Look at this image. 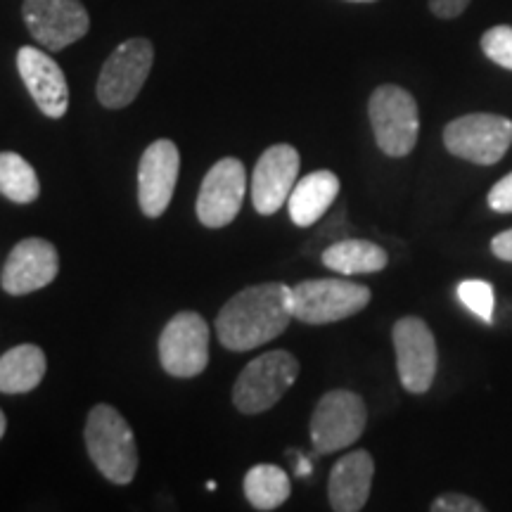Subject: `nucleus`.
Listing matches in <instances>:
<instances>
[{
  "label": "nucleus",
  "mask_w": 512,
  "mask_h": 512,
  "mask_svg": "<svg viewBox=\"0 0 512 512\" xmlns=\"http://www.w3.org/2000/svg\"><path fill=\"white\" fill-rule=\"evenodd\" d=\"M370 297V287L354 280H304L292 287V313L306 325H328L361 313L370 304Z\"/></svg>",
  "instance_id": "5"
},
{
  "label": "nucleus",
  "mask_w": 512,
  "mask_h": 512,
  "mask_svg": "<svg viewBox=\"0 0 512 512\" xmlns=\"http://www.w3.org/2000/svg\"><path fill=\"white\" fill-rule=\"evenodd\" d=\"M368 117L375 143L387 157H408L420 136L418 102L396 83L377 86L368 100Z\"/></svg>",
  "instance_id": "3"
},
{
  "label": "nucleus",
  "mask_w": 512,
  "mask_h": 512,
  "mask_svg": "<svg viewBox=\"0 0 512 512\" xmlns=\"http://www.w3.org/2000/svg\"><path fill=\"white\" fill-rule=\"evenodd\" d=\"M486 200H489V207L496 214H512V171L489 190Z\"/></svg>",
  "instance_id": "26"
},
{
  "label": "nucleus",
  "mask_w": 512,
  "mask_h": 512,
  "mask_svg": "<svg viewBox=\"0 0 512 512\" xmlns=\"http://www.w3.org/2000/svg\"><path fill=\"white\" fill-rule=\"evenodd\" d=\"M46 354L36 344H19L0 356V392L27 394L46 377Z\"/></svg>",
  "instance_id": "19"
},
{
  "label": "nucleus",
  "mask_w": 512,
  "mask_h": 512,
  "mask_svg": "<svg viewBox=\"0 0 512 512\" xmlns=\"http://www.w3.org/2000/svg\"><path fill=\"white\" fill-rule=\"evenodd\" d=\"M472 0H430V10L439 19H456L463 15Z\"/></svg>",
  "instance_id": "27"
},
{
  "label": "nucleus",
  "mask_w": 512,
  "mask_h": 512,
  "mask_svg": "<svg viewBox=\"0 0 512 512\" xmlns=\"http://www.w3.org/2000/svg\"><path fill=\"white\" fill-rule=\"evenodd\" d=\"M5 427H8V420H5L3 411H0V439H3V434H5Z\"/></svg>",
  "instance_id": "29"
},
{
  "label": "nucleus",
  "mask_w": 512,
  "mask_h": 512,
  "mask_svg": "<svg viewBox=\"0 0 512 512\" xmlns=\"http://www.w3.org/2000/svg\"><path fill=\"white\" fill-rule=\"evenodd\" d=\"M430 510L432 512H484L486 505L479 503L477 498L451 491V494H441L434 498Z\"/></svg>",
  "instance_id": "25"
},
{
  "label": "nucleus",
  "mask_w": 512,
  "mask_h": 512,
  "mask_svg": "<svg viewBox=\"0 0 512 512\" xmlns=\"http://www.w3.org/2000/svg\"><path fill=\"white\" fill-rule=\"evenodd\" d=\"M159 363L174 377L200 375L209 363V325L200 313L181 311L159 335Z\"/></svg>",
  "instance_id": "10"
},
{
  "label": "nucleus",
  "mask_w": 512,
  "mask_h": 512,
  "mask_svg": "<svg viewBox=\"0 0 512 512\" xmlns=\"http://www.w3.org/2000/svg\"><path fill=\"white\" fill-rule=\"evenodd\" d=\"M375 460L368 451L358 448L342 456L332 467L328 482V498L332 510L358 512L366 508L373 489Z\"/></svg>",
  "instance_id": "17"
},
{
  "label": "nucleus",
  "mask_w": 512,
  "mask_h": 512,
  "mask_svg": "<svg viewBox=\"0 0 512 512\" xmlns=\"http://www.w3.org/2000/svg\"><path fill=\"white\" fill-rule=\"evenodd\" d=\"M0 195L17 204H31L41 195L34 166L17 152H0Z\"/></svg>",
  "instance_id": "22"
},
{
  "label": "nucleus",
  "mask_w": 512,
  "mask_h": 512,
  "mask_svg": "<svg viewBox=\"0 0 512 512\" xmlns=\"http://www.w3.org/2000/svg\"><path fill=\"white\" fill-rule=\"evenodd\" d=\"M512 145V119L501 114L475 112L448 121L444 147L453 157L479 166H494Z\"/></svg>",
  "instance_id": "6"
},
{
  "label": "nucleus",
  "mask_w": 512,
  "mask_h": 512,
  "mask_svg": "<svg viewBox=\"0 0 512 512\" xmlns=\"http://www.w3.org/2000/svg\"><path fill=\"white\" fill-rule=\"evenodd\" d=\"M479 46H482V53L489 57L491 62L512 72V27L510 24H498V27H491L482 36Z\"/></svg>",
  "instance_id": "24"
},
{
  "label": "nucleus",
  "mask_w": 512,
  "mask_h": 512,
  "mask_svg": "<svg viewBox=\"0 0 512 512\" xmlns=\"http://www.w3.org/2000/svg\"><path fill=\"white\" fill-rule=\"evenodd\" d=\"M458 299L484 323H494V287L486 280H463L458 285Z\"/></svg>",
  "instance_id": "23"
},
{
  "label": "nucleus",
  "mask_w": 512,
  "mask_h": 512,
  "mask_svg": "<svg viewBox=\"0 0 512 512\" xmlns=\"http://www.w3.org/2000/svg\"><path fill=\"white\" fill-rule=\"evenodd\" d=\"M24 24L50 53L81 41L91 29V17L81 0H24Z\"/></svg>",
  "instance_id": "11"
},
{
  "label": "nucleus",
  "mask_w": 512,
  "mask_h": 512,
  "mask_svg": "<svg viewBox=\"0 0 512 512\" xmlns=\"http://www.w3.org/2000/svg\"><path fill=\"white\" fill-rule=\"evenodd\" d=\"M292 318V287L252 285L223 304L216 316V335L228 351H252L283 335Z\"/></svg>",
  "instance_id": "1"
},
{
  "label": "nucleus",
  "mask_w": 512,
  "mask_h": 512,
  "mask_svg": "<svg viewBox=\"0 0 512 512\" xmlns=\"http://www.w3.org/2000/svg\"><path fill=\"white\" fill-rule=\"evenodd\" d=\"M491 254L501 261H512V228L503 230L491 240Z\"/></svg>",
  "instance_id": "28"
},
{
  "label": "nucleus",
  "mask_w": 512,
  "mask_h": 512,
  "mask_svg": "<svg viewBox=\"0 0 512 512\" xmlns=\"http://www.w3.org/2000/svg\"><path fill=\"white\" fill-rule=\"evenodd\" d=\"M368 422L366 401L349 389H332L320 396L311 415V441L316 453L328 456L354 446Z\"/></svg>",
  "instance_id": "7"
},
{
  "label": "nucleus",
  "mask_w": 512,
  "mask_h": 512,
  "mask_svg": "<svg viewBox=\"0 0 512 512\" xmlns=\"http://www.w3.org/2000/svg\"><path fill=\"white\" fill-rule=\"evenodd\" d=\"M299 176V152L292 145L268 147L254 166L252 204L261 216H273L290 200Z\"/></svg>",
  "instance_id": "14"
},
{
  "label": "nucleus",
  "mask_w": 512,
  "mask_h": 512,
  "mask_svg": "<svg viewBox=\"0 0 512 512\" xmlns=\"http://www.w3.org/2000/svg\"><path fill=\"white\" fill-rule=\"evenodd\" d=\"M57 271H60V256L55 245L43 238H27L10 252L0 275V285L12 297H22L48 287L57 278Z\"/></svg>",
  "instance_id": "15"
},
{
  "label": "nucleus",
  "mask_w": 512,
  "mask_h": 512,
  "mask_svg": "<svg viewBox=\"0 0 512 512\" xmlns=\"http://www.w3.org/2000/svg\"><path fill=\"white\" fill-rule=\"evenodd\" d=\"M392 342L403 389L411 394L430 392L439 363L437 339L430 325L418 316H403L394 323Z\"/></svg>",
  "instance_id": "9"
},
{
  "label": "nucleus",
  "mask_w": 512,
  "mask_h": 512,
  "mask_svg": "<svg viewBox=\"0 0 512 512\" xmlns=\"http://www.w3.org/2000/svg\"><path fill=\"white\" fill-rule=\"evenodd\" d=\"M299 377V361L290 351H266L242 370L233 387V403L240 413L259 415L271 411L290 392Z\"/></svg>",
  "instance_id": "4"
},
{
  "label": "nucleus",
  "mask_w": 512,
  "mask_h": 512,
  "mask_svg": "<svg viewBox=\"0 0 512 512\" xmlns=\"http://www.w3.org/2000/svg\"><path fill=\"white\" fill-rule=\"evenodd\" d=\"M247 190V174L240 159L223 157L204 176L197 197V219L207 228H223L240 214Z\"/></svg>",
  "instance_id": "12"
},
{
  "label": "nucleus",
  "mask_w": 512,
  "mask_h": 512,
  "mask_svg": "<svg viewBox=\"0 0 512 512\" xmlns=\"http://www.w3.org/2000/svg\"><path fill=\"white\" fill-rule=\"evenodd\" d=\"M17 69L38 110L50 119H62L69 110V83L60 64L43 50L24 46L17 53Z\"/></svg>",
  "instance_id": "16"
},
{
  "label": "nucleus",
  "mask_w": 512,
  "mask_h": 512,
  "mask_svg": "<svg viewBox=\"0 0 512 512\" xmlns=\"http://www.w3.org/2000/svg\"><path fill=\"white\" fill-rule=\"evenodd\" d=\"M347 3H377V0H347Z\"/></svg>",
  "instance_id": "30"
},
{
  "label": "nucleus",
  "mask_w": 512,
  "mask_h": 512,
  "mask_svg": "<svg viewBox=\"0 0 512 512\" xmlns=\"http://www.w3.org/2000/svg\"><path fill=\"white\" fill-rule=\"evenodd\" d=\"M88 456L112 484H131L138 470V446L131 425L110 403H98L86 420Z\"/></svg>",
  "instance_id": "2"
},
{
  "label": "nucleus",
  "mask_w": 512,
  "mask_h": 512,
  "mask_svg": "<svg viewBox=\"0 0 512 512\" xmlns=\"http://www.w3.org/2000/svg\"><path fill=\"white\" fill-rule=\"evenodd\" d=\"M323 266L339 275H368L380 273L389 264V254L370 240H339L325 249Z\"/></svg>",
  "instance_id": "20"
},
{
  "label": "nucleus",
  "mask_w": 512,
  "mask_h": 512,
  "mask_svg": "<svg viewBox=\"0 0 512 512\" xmlns=\"http://www.w3.org/2000/svg\"><path fill=\"white\" fill-rule=\"evenodd\" d=\"M292 494L290 477L283 467L278 465H254L245 475V496L256 510H275L280 508Z\"/></svg>",
  "instance_id": "21"
},
{
  "label": "nucleus",
  "mask_w": 512,
  "mask_h": 512,
  "mask_svg": "<svg viewBox=\"0 0 512 512\" xmlns=\"http://www.w3.org/2000/svg\"><path fill=\"white\" fill-rule=\"evenodd\" d=\"M339 178L332 171H313V174L304 176L302 181L292 188L290 200V219L297 223L299 228H309L313 223H318L328 214V209L335 204L339 195Z\"/></svg>",
  "instance_id": "18"
},
{
  "label": "nucleus",
  "mask_w": 512,
  "mask_h": 512,
  "mask_svg": "<svg viewBox=\"0 0 512 512\" xmlns=\"http://www.w3.org/2000/svg\"><path fill=\"white\" fill-rule=\"evenodd\" d=\"M181 171V152L174 140H155L138 164V204L147 219H157L169 209Z\"/></svg>",
  "instance_id": "13"
},
{
  "label": "nucleus",
  "mask_w": 512,
  "mask_h": 512,
  "mask_svg": "<svg viewBox=\"0 0 512 512\" xmlns=\"http://www.w3.org/2000/svg\"><path fill=\"white\" fill-rule=\"evenodd\" d=\"M155 62V48L147 38H131L124 41L102 64L98 86V100L107 110L128 107L143 91L147 76Z\"/></svg>",
  "instance_id": "8"
}]
</instances>
